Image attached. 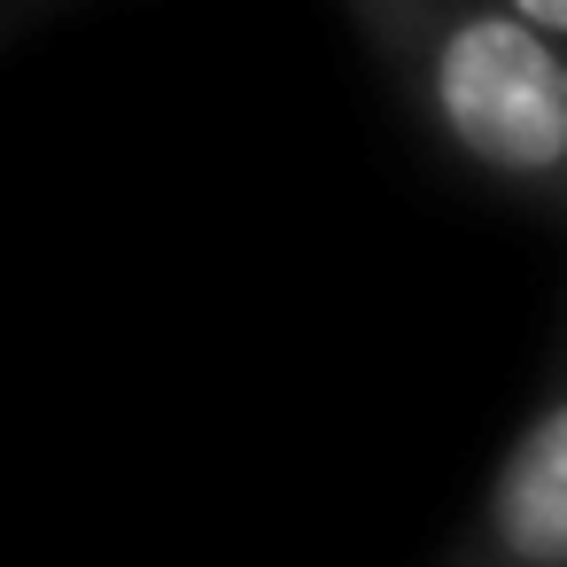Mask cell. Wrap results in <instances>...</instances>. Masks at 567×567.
<instances>
[{
  "label": "cell",
  "mask_w": 567,
  "mask_h": 567,
  "mask_svg": "<svg viewBox=\"0 0 567 567\" xmlns=\"http://www.w3.org/2000/svg\"><path fill=\"white\" fill-rule=\"evenodd\" d=\"M420 141L567 234V40L505 0H342Z\"/></svg>",
  "instance_id": "6da1fadb"
},
{
  "label": "cell",
  "mask_w": 567,
  "mask_h": 567,
  "mask_svg": "<svg viewBox=\"0 0 567 567\" xmlns=\"http://www.w3.org/2000/svg\"><path fill=\"white\" fill-rule=\"evenodd\" d=\"M435 567H567V296L544 342V373L505 451L489 458L451 551Z\"/></svg>",
  "instance_id": "7a4b0ae2"
},
{
  "label": "cell",
  "mask_w": 567,
  "mask_h": 567,
  "mask_svg": "<svg viewBox=\"0 0 567 567\" xmlns=\"http://www.w3.org/2000/svg\"><path fill=\"white\" fill-rule=\"evenodd\" d=\"M55 9H71V0H0V48H9V40H24L32 24H48Z\"/></svg>",
  "instance_id": "3957f363"
},
{
  "label": "cell",
  "mask_w": 567,
  "mask_h": 567,
  "mask_svg": "<svg viewBox=\"0 0 567 567\" xmlns=\"http://www.w3.org/2000/svg\"><path fill=\"white\" fill-rule=\"evenodd\" d=\"M505 9H520L528 24H544L551 40H567V0H505Z\"/></svg>",
  "instance_id": "277c9868"
}]
</instances>
